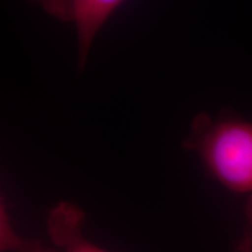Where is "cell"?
<instances>
[{
	"label": "cell",
	"instance_id": "obj_1",
	"mask_svg": "<svg viewBox=\"0 0 252 252\" xmlns=\"http://www.w3.org/2000/svg\"><path fill=\"white\" fill-rule=\"evenodd\" d=\"M208 175L220 186L252 198V123L231 112L217 117L198 113L182 141Z\"/></svg>",
	"mask_w": 252,
	"mask_h": 252
},
{
	"label": "cell",
	"instance_id": "obj_2",
	"mask_svg": "<svg viewBox=\"0 0 252 252\" xmlns=\"http://www.w3.org/2000/svg\"><path fill=\"white\" fill-rule=\"evenodd\" d=\"M50 17L76 28L78 70L86 65L93 41L125 0H30Z\"/></svg>",
	"mask_w": 252,
	"mask_h": 252
},
{
	"label": "cell",
	"instance_id": "obj_3",
	"mask_svg": "<svg viewBox=\"0 0 252 252\" xmlns=\"http://www.w3.org/2000/svg\"><path fill=\"white\" fill-rule=\"evenodd\" d=\"M86 214L71 202H61L50 210L47 230L59 252H109L84 235Z\"/></svg>",
	"mask_w": 252,
	"mask_h": 252
},
{
	"label": "cell",
	"instance_id": "obj_4",
	"mask_svg": "<svg viewBox=\"0 0 252 252\" xmlns=\"http://www.w3.org/2000/svg\"><path fill=\"white\" fill-rule=\"evenodd\" d=\"M248 225H247V232H245L243 241H242L241 252H252V198L250 208H249V216H248Z\"/></svg>",
	"mask_w": 252,
	"mask_h": 252
},
{
	"label": "cell",
	"instance_id": "obj_5",
	"mask_svg": "<svg viewBox=\"0 0 252 252\" xmlns=\"http://www.w3.org/2000/svg\"><path fill=\"white\" fill-rule=\"evenodd\" d=\"M31 252H59L56 249H48V248H45L42 247V245L39 244L37 247H35L32 250Z\"/></svg>",
	"mask_w": 252,
	"mask_h": 252
}]
</instances>
